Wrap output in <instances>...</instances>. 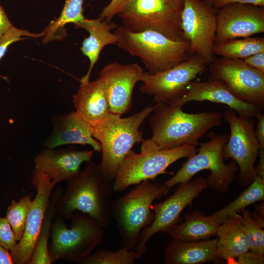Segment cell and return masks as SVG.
Here are the masks:
<instances>
[{
    "instance_id": "obj_1",
    "label": "cell",
    "mask_w": 264,
    "mask_h": 264,
    "mask_svg": "<svg viewBox=\"0 0 264 264\" xmlns=\"http://www.w3.org/2000/svg\"><path fill=\"white\" fill-rule=\"evenodd\" d=\"M113 188L104 179L99 165L92 160L81 173L68 182L55 208V215L65 220L76 211L86 214L104 228L110 222Z\"/></svg>"
},
{
    "instance_id": "obj_2",
    "label": "cell",
    "mask_w": 264,
    "mask_h": 264,
    "mask_svg": "<svg viewBox=\"0 0 264 264\" xmlns=\"http://www.w3.org/2000/svg\"><path fill=\"white\" fill-rule=\"evenodd\" d=\"M155 106L146 107L126 118L110 113L92 125L93 137L101 145L102 154L99 166L107 183L112 184L122 163L133 152V146L144 140L139 128Z\"/></svg>"
},
{
    "instance_id": "obj_3",
    "label": "cell",
    "mask_w": 264,
    "mask_h": 264,
    "mask_svg": "<svg viewBox=\"0 0 264 264\" xmlns=\"http://www.w3.org/2000/svg\"><path fill=\"white\" fill-rule=\"evenodd\" d=\"M149 119L151 139L160 149L188 144L196 146L208 131L221 123L222 113L207 111L185 112L181 107L167 103L156 104Z\"/></svg>"
},
{
    "instance_id": "obj_4",
    "label": "cell",
    "mask_w": 264,
    "mask_h": 264,
    "mask_svg": "<svg viewBox=\"0 0 264 264\" xmlns=\"http://www.w3.org/2000/svg\"><path fill=\"white\" fill-rule=\"evenodd\" d=\"M117 199L111 200V213L114 219L123 247L133 250L138 244L142 231L152 222L154 201L166 196L165 185L146 180Z\"/></svg>"
},
{
    "instance_id": "obj_5",
    "label": "cell",
    "mask_w": 264,
    "mask_h": 264,
    "mask_svg": "<svg viewBox=\"0 0 264 264\" xmlns=\"http://www.w3.org/2000/svg\"><path fill=\"white\" fill-rule=\"evenodd\" d=\"M114 33L118 38L117 46L139 58L150 74L169 69L190 57L188 40L175 41L154 30L133 33L122 24Z\"/></svg>"
},
{
    "instance_id": "obj_6",
    "label": "cell",
    "mask_w": 264,
    "mask_h": 264,
    "mask_svg": "<svg viewBox=\"0 0 264 264\" xmlns=\"http://www.w3.org/2000/svg\"><path fill=\"white\" fill-rule=\"evenodd\" d=\"M70 220L69 227L58 217L52 222L48 246L52 263L61 259L81 264L104 240V228L88 215L76 211Z\"/></svg>"
},
{
    "instance_id": "obj_7",
    "label": "cell",
    "mask_w": 264,
    "mask_h": 264,
    "mask_svg": "<svg viewBox=\"0 0 264 264\" xmlns=\"http://www.w3.org/2000/svg\"><path fill=\"white\" fill-rule=\"evenodd\" d=\"M207 137L209 141L198 143L200 147L198 153L188 158L176 174L163 183L169 190L177 184L190 181L198 172L209 170L211 173L206 179L209 188L221 193L228 191L239 170L234 160L232 159L228 164L224 162L222 150L229 136L211 132Z\"/></svg>"
},
{
    "instance_id": "obj_8",
    "label": "cell",
    "mask_w": 264,
    "mask_h": 264,
    "mask_svg": "<svg viewBox=\"0 0 264 264\" xmlns=\"http://www.w3.org/2000/svg\"><path fill=\"white\" fill-rule=\"evenodd\" d=\"M141 152H132L120 165L112 188L116 192H121L128 187L146 180H153L178 159L189 158L197 152L196 147L190 145L170 149H160L151 139L143 140Z\"/></svg>"
},
{
    "instance_id": "obj_9",
    "label": "cell",
    "mask_w": 264,
    "mask_h": 264,
    "mask_svg": "<svg viewBox=\"0 0 264 264\" xmlns=\"http://www.w3.org/2000/svg\"><path fill=\"white\" fill-rule=\"evenodd\" d=\"M184 0H131L118 14L128 31L154 30L175 41L185 40L181 26Z\"/></svg>"
},
{
    "instance_id": "obj_10",
    "label": "cell",
    "mask_w": 264,
    "mask_h": 264,
    "mask_svg": "<svg viewBox=\"0 0 264 264\" xmlns=\"http://www.w3.org/2000/svg\"><path fill=\"white\" fill-rule=\"evenodd\" d=\"M222 117L230 129V135L223 148V158L235 161L240 170L238 184L247 186L256 176L254 164L260 149L255 132V122L252 118L237 116L230 108L224 111Z\"/></svg>"
},
{
    "instance_id": "obj_11",
    "label": "cell",
    "mask_w": 264,
    "mask_h": 264,
    "mask_svg": "<svg viewBox=\"0 0 264 264\" xmlns=\"http://www.w3.org/2000/svg\"><path fill=\"white\" fill-rule=\"evenodd\" d=\"M218 11L208 0H184L181 14L184 38L190 43V54L199 55L207 66L215 58Z\"/></svg>"
},
{
    "instance_id": "obj_12",
    "label": "cell",
    "mask_w": 264,
    "mask_h": 264,
    "mask_svg": "<svg viewBox=\"0 0 264 264\" xmlns=\"http://www.w3.org/2000/svg\"><path fill=\"white\" fill-rule=\"evenodd\" d=\"M209 66L210 80L221 82L238 99L264 108V73L242 59L216 58Z\"/></svg>"
},
{
    "instance_id": "obj_13",
    "label": "cell",
    "mask_w": 264,
    "mask_h": 264,
    "mask_svg": "<svg viewBox=\"0 0 264 264\" xmlns=\"http://www.w3.org/2000/svg\"><path fill=\"white\" fill-rule=\"evenodd\" d=\"M207 69V65L198 54L171 68L155 74L144 72L139 89L143 94L153 96L156 104H169L182 97L190 83Z\"/></svg>"
},
{
    "instance_id": "obj_14",
    "label": "cell",
    "mask_w": 264,
    "mask_h": 264,
    "mask_svg": "<svg viewBox=\"0 0 264 264\" xmlns=\"http://www.w3.org/2000/svg\"><path fill=\"white\" fill-rule=\"evenodd\" d=\"M208 188L206 178L198 176L188 182L178 183L172 195L154 205V220L142 231L140 242L135 248L136 259L142 257L147 249L146 243L152 237L158 232H164L178 223L183 210Z\"/></svg>"
},
{
    "instance_id": "obj_15",
    "label": "cell",
    "mask_w": 264,
    "mask_h": 264,
    "mask_svg": "<svg viewBox=\"0 0 264 264\" xmlns=\"http://www.w3.org/2000/svg\"><path fill=\"white\" fill-rule=\"evenodd\" d=\"M144 72L137 63L114 62L102 68L97 79L107 99L110 113L122 115L131 110L134 88L141 82Z\"/></svg>"
},
{
    "instance_id": "obj_16",
    "label": "cell",
    "mask_w": 264,
    "mask_h": 264,
    "mask_svg": "<svg viewBox=\"0 0 264 264\" xmlns=\"http://www.w3.org/2000/svg\"><path fill=\"white\" fill-rule=\"evenodd\" d=\"M32 183L36 190L23 236L10 251L14 264H26L37 241L50 196L57 184L45 173L34 169Z\"/></svg>"
},
{
    "instance_id": "obj_17",
    "label": "cell",
    "mask_w": 264,
    "mask_h": 264,
    "mask_svg": "<svg viewBox=\"0 0 264 264\" xmlns=\"http://www.w3.org/2000/svg\"><path fill=\"white\" fill-rule=\"evenodd\" d=\"M264 32V6L230 3L219 9L215 43Z\"/></svg>"
},
{
    "instance_id": "obj_18",
    "label": "cell",
    "mask_w": 264,
    "mask_h": 264,
    "mask_svg": "<svg viewBox=\"0 0 264 264\" xmlns=\"http://www.w3.org/2000/svg\"><path fill=\"white\" fill-rule=\"evenodd\" d=\"M93 156V151L45 148L34 157L35 169L45 173L57 183L68 182L81 173V165L91 161Z\"/></svg>"
},
{
    "instance_id": "obj_19",
    "label": "cell",
    "mask_w": 264,
    "mask_h": 264,
    "mask_svg": "<svg viewBox=\"0 0 264 264\" xmlns=\"http://www.w3.org/2000/svg\"><path fill=\"white\" fill-rule=\"evenodd\" d=\"M204 101L227 105L229 108L238 112L239 116L244 118L256 117L264 109L238 99L221 82L217 80L192 81L187 92L180 98L169 104L173 107H182L191 101Z\"/></svg>"
},
{
    "instance_id": "obj_20",
    "label": "cell",
    "mask_w": 264,
    "mask_h": 264,
    "mask_svg": "<svg viewBox=\"0 0 264 264\" xmlns=\"http://www.w3.org/2000/svg\"><path fill=\"white\" fill-rule=\"evenodd\" d=\"M52 131L44 143L54 149L66 144L88 145L100 152V143L92 135V126L77 111L57 115L53 117Z\"/></svg>"
},
{
    "instance_id": "obj_21",
    "label": "cell",
    "mask_w": 264,
    "mask_h": 264,
    "mask_svg": "<svg viewBox=\"0 0 264 264\" xmlns=\"http://www.w3.org/2000/svg\"><path fill=\"white\" fill-rule=\"evenodd\" d=\"M74 26L76 28H82L89 33L88 37L84 39L80 48L83 55L89 61L88 71L80 80V83L86 82L89 81L91 73L103 48L109 44H116L118 36L111 31L118 25L113 21L107 22L99 18H85L75 23Z\"/></svg>"
},
{
    "instance_id": "obj_22",
    "label": "cell",
    "mask_w": 264,
    "mask_h": 264,
    "mask_svg": "<svg viewBox=\"0 0 264 264\" xmlns=\"http://www.w3.org/2000/svg\"><path fill=\"white\" fill-rule=\"evenodd\" d=\"M218 238L198 241H183L173 239L163 251L166 264H198L215 262Z\"/></svg>"
},
{
    "instance_id": "obj_23",
    "label": "cell",
    "mask_w": 264,
    "mask_h": 264,
    "mask_svg": "<svg viewBox=\"0 0 264 264\" xmlns=\"http://www.w3.org/2000/svg\"><path fill=\"white\" fill-rule=\"evenodd\" d=\"M76 111L93 125L110 113L109 105L103 88L97 79L81 83L73 96Z\"/></svg>"
},
{
    "instance_id": "obj_24",
    "label": "cell",
    "mask_w": 264,
    "mask_h": 264,
    "mask_svg": "<svg viewBox=\"0 0 264 264\" xmlns=\"http://www.w3.org/2000/svg\"><path fill=\"white\" fill-rule=\"evenodd\" d=\"M217 236L219 259L230 260L249 250L242 223V216L239 214L233 215L220 224Z\"/></svg>"
},
{
    "instance_id": "obj_25",
    "label": "cell",
    "mask_w": 264,
    "mask_h": 264,
    "mask_svg": "<svg viewBox=\"0 0 264 264\" xmlns=\"http://www.w3.org/2000/svg\"><path fill=\"white\" fill-rule=\"evenodd\" d=\"M184 218L183 223L175 224L164 233L183 241L205 240L217 236L220 224L207 220L201 212L187 213Z\"/></svg>"
},
{
    "instance_id": "obj_26",
    "label": "cell",
    "mask_w": 264,
    "mask_h": 264,
    "mask_svg": "<svg viewBox=\"0 0 264 264\" xmlns=\"http://www.w3.org/2000/svg\"><path fill=\"white\" fill-rule=\"evenodd\" d=\"M235 199L211 215L206 220L220 224L234 214L244 210L249 205L264 198V179L256 176L248 185Z\"/></svg>"
},
{
    "instance_id": "obj_27",
    "label": "cell",
    "mask_w": 264,
    "mask_h": 264,
    "mask_svg": "<svg viewBox=\"0 0 264 264\" xmlns=\"http://www.w3.org/2000/svg\"><path fill=\"white\" fill-rule=\"evenodd\" d=\"M63 189L58 187L52 191L46 209L39 235L32 253L26 264H51L52 262L48 252V243L55 208L63 194Z\"/></svg>"
},
{
    "instance_id": "obj_28",
    "label": "cell",
    "mask_w": 264,
    "mask_h": 264,
    "mask_svg": "<svg viewBox=\"0 0 264 264\" xmlns=\"http://www.w3.org/2000/svg\"><path fill=\"white\" fill-rule=\"evenodd\" d=\"M84 0H65L60 16L51 21L44 30V35L42 43L46 44L51 42L60 41L66 36L65 26L69 23L74 24L83 20V5Z\"/></svg>"
},
{
    "instance_id": "obj_29",
    "label": "cell",
    "mask_w": 264,
    "mask_h": 264,
    "mask_svg": "<svg viewBox=\"0 0 264 264\" xmlns=\"http://www.w3.org/2000/svg\"><path fill=\"white\" fill-rule=\"evenodd\" d=\"M214 54L222 57L244 59L252 55L264 52V37H245L215 43Z\"/></svg>"
},
{
    "instance_id": "obj_30",
    "label": "cell",
    "mask_w": 264,
    "mask_h": 264,
    "mask_svg": "<svg viewBox=\"0 0 264 264\" xmlns=\"http://www.w3.org/2000/svg\"><path fill=\"white\" fill-rule=\"evenodd\" d=\"M32 203V195L27 194L18 201L12 200L7 209L5 217L9 222L18 242L23 236Z\"/></svg>"
},
{
    "instance_id": "obj_31",
    "label": "cell",
    "mask_w": 264,
    "mask_h": 264,
    "mask_svg": "<svg viewBox=\"0 0 264 264\" xmlns=\"http://www.w3.org/2000/svg\"><path fill=\"white\" fill-rule=\"evenodd\" d=\"M135 251L123 247L117 250L101 248L85 258L81 264H133Z\"/></svg>"
},
{
    "instance_id": "obj_32",
    "label": "cell",
    "mask_w": 264,
    "mask_h": 264,
    "mask_svg": "<svg viewBox=\"0 0 264 264\" xmlns=\"http://www.w3.org/2000/svg\"><path fill=\"white\" fill-rule=\"evenodd\" d=\"M242 223L246 235L249 251L264 255V231L262 226L251 215L248 209L242 212Z\"/></svg>"
},
{
    "instance_id": "obj_33",
    "label": "cell",
    "mask_w": 264,
    "mask_h": 264,
    "mask_svg": "<svg viewBox=\"0 0 264 264\" xmlns=\"http://www.w3.org/2000/svg\"><path fill=\"white\" fill-rule=\"evenodd\" d=\"M44 35V31L39 33H32L12 25L0 39V60L4 56L8 46L13 43L26 40L25 37L39 38Z\"/></svg>"
},
{
    "instance_id": "obj_34",
    "label": "cell",
    "mask_w": 264,
    "mask_h": 264,
    "mask_svg": "<svg viewBox=\"0 0 264 264\" xmlns=\"http://www.w3.org/2000/svg\"><path fill=\"white\" fill-rule=\"evenodd\" d=\"M17 242L6 218L0 216V245L11 251L17 245Z\"/></svg>"
},
{
    "instance_id": "obj_35",
    "label": "cell",
    "mask_w": 264,
    "mask_h": 264,
    "mask_svg": "<svg viewBox=\"0 0 264 264\" xmlns=\"http://www.w3.org/2000/svg\"><path fill=\"white\" fill-rule=\"evenodd\" d=\"M131 0H111L108 5L104 7L99 14L102 20L111 22L114 16L123 11Z\"/></svg>"
},
{
    "instance_id": "obj_36",
    "label": "cell",
    "mask_w": 264,
    "mask_h": 264,
    "mask_svg": "<svg viewBox=\"0 0 264 264\" xmlns=\"http://www.w3.org/2000/svg\"><path fill=\"white\" fill-rule=\"evenodd\" d=\"M237 264H263L264 255L248 251L237 258Z\"/></svg>"
},
{
    "instance_id": "obj_37",
    "label": "cell",
    "mask_w": 264,
    "mask_h": 264,
    "mask_svg": "<svg viewBox=\"0 0 264 264\" xmlns=\"http://www.w3.org/2000/svg\"><path fill=\"white\" fill-rule=\"evenodd\" d=\"M208 1L218 10L227 4L233 3L251 4L264 6V0H208Z\"/></svg>"
},
{
    "instance_id": "obj_38",
    "label": "cell",
    "mask_w": 264,
    "mask_h": 264,
    "mask_svg": "<svg viewBox=\"0 0 264 264\" xmlns=\"http://www.w3.org/2000/svg\"><path fill=\"white\" fill-rule=\"evenodd\" d=\"M243 60L250 67L264 73V52L252 55Z\"/></svg>"
},
{
    "instance_id": "obj_39",
    "label": "cell",
    "mask_w": 264,
    "mask_h": 264,
    "mask_svg": "<svg viewBox=\"0 0 264 264\" xmlns=\"http://www.w3.org/2000/svg\"><path fill=\"white\" fill-rule=\"evenodd\" d=\"M257 123L256 129L255 130V135L259 142L260 149L264 148V115L262 112L256 116Z\"/></svg>"
},
{
    "instance_id": "obj_40",
    "label": "cell",
    "mask_w": 264,
    "mask_h": 264,
    "mask_svg": "<svg viewBox=\"0 0 264 264\" xmlns=\"http://www.w3.org/2000/svg\"><path fill=\"white\" fill-rule=\"evenodd\" d=\"M12 25L5 10L0 3V39Z\"/></svg>"
},
{
    "instance_id": "obj_41",
    "label": "cell",
    "mask_w": 264,
    "mask_h": 264,
    "mask_svg": "<svg viewBox=\"0 0 264 264\" xmlns=\"http://www.w3.org/2000/svg\"><path fill=\"white\" fill-rule=\"evenodd\" d=\"M258 156L259 159L255 168L256 176L264 179V148L260 149Z\"/></svg>"
},
{
    "instance_id": "obj_42",
    "label": "cell",
    "mask_w": 264,
    "mask_h": 264,
    "mask_svg": "<svg viewBox=\"0 0 264 264\" xmlns=\"http://www.w3.org/2000/svg\"><path fill=\"white\" fill-rule=\"evenodd\" d=\"M0 245V264H13L10 252Z\"/></svg>"
},
{
    "instance_id": "obj_43",
    "label": "cell",
    "mask_w": 264,
    "mask_h": 264,
    "mask_svg": "<svg viewBox=\"0 0 264 264\" xmlns=\"http://www.w3.org/2000/svg\"></svg>"
}]
</instances>
